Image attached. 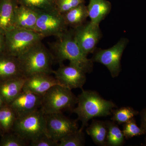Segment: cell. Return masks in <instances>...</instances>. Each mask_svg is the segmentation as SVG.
<instances>
[{
  "mask_svg": "<svg viewBox=\"0 0 146 146\" xmlns=\"http://www.w3.org/2000/svg\"><path fill=\"white\" fill-rule=\"evenodd\" d=\"M107 131L106 121L94 119L86 130V133L91 136L94 143L100 146H106Z\"/></svg>",
  "mask_w": 146,
  "mask_h": 146,
  "instance_id": "obj_19",
  "label": "cell"
},
{
  "mask_svg": "<svg viewBox=\"0 0 146 146\" xmlns=\"http://www.w3.org/2000/svg\"><path fill=\"white\" fill-rule=\"evenodd\" d=\"M107 126L106 146H121L124 144L125 138L123 131L113 121H106Z\"/></svg>",
  "mask_w": 146,
  "mask_h": 146,
  "instance_id": "obj_21",
  "label": "cell"
},
{
  "mask_svg": "<svg viewBox=\"0 0 146 146\" xmlns=\"http://www.w3.org/2000/svg\"><path fill=\"white\" fill-rule=\"evenodd\" d=\"M91 22L99 25L111 11V3L107 0H89L87 6Z\"/></svg>",
  "mask_w": 146,
  "mask_h": 146,
  "instance_id": "obj_18",
  "label": "cell"
},
{
  "mask_svg": "<svg viewBox=\"0 0 146 146\" xmlns=\"http://www.w3.org/2000/svg\"><path fill=\"white\" fill-rule=\"evenodd\" d=\"M141 128L143 129L145 133H146V108L141 112Z\"/></svg>",
  "mask_w": 146,
  "mask_h": 146,
  "instance_id": "obj_30",
  "label": "cell"
},
{
  "mask_svg": "<svg viewBox=\"0 0 146 146\" xmlns=\"http://www.w3.org/2000/svg\"><path fill=\"white\" fill-rule=\"evenodd\" d=\"M138 114V112L130 107H121L112 110V116L111 119L119 124H123L134 117Z\"/></svg>",
  "mask_w": 146,
  "mask_h": 146,
  "instance_id": "obj_25",
  "label": "cell"
},
{
  "mask_svg": "<svg viewBox=\"0 0 146 146\" xmlns=\"http://www.w3.org/2000/svg\"><path fill=\"white\" fill-rule=\"evenodd\" d=\"M77 101V97L72 90L62 85H56L43 96L40 109L45 115L63 113L66 110L72 112Z\"/></svg>",
  "mask_w": 146,
  "mask_h": 146,
  "instance_id": "obj_4",
  "label": "cell"
},
{
  "mask_svg": "<svg viewBox=\"0 0 146 146\" xmlns=\"http://www.w3.org/2000/svg\"><path fill=\"white\" fill-rule=\"evenodd\" d=\"M67 25L75 29L84 23L89 17L87 7L81 4L63 14Z\"/></svg>",
  "mask_w": 146,
  "mask_h": 146,
  "instance_id": "obj_20",
  "label": "cell"
},
{
  "mask_svg": "<svg viewBox=\"0 0 146 146\" xmlns=\"http://www.w3.org/2000/svg\"><path fill=\"white\" fill-rule=\"evenodd\" d=\"M7 133L3 136L0 141L1 146H25L28 144V141L25 140L17 133Z\"/></svg>",
  "mask_w": 146,
  "mask_h": 146,
  "instance_id": "obj_26",
  "label": "cell"
},
{
  "mask_svg": "<svg viewBox=\"0 0 146 146\" xmlns=\"http://www.w3.org/2000/svg\"><path fill=\"white\" fill-rule=\"evenodd\" d=\"M16 0L0 1V33H6L13 28V22L16 6Z\"/></svg>",
  "mask_w": 146,
  "mask_h": 146,
  "instance_id": "obj_17",
  "label": "cell"
},
{
  "mask_svg": "<svg viewBox=\"0 0 146 146\" xmlns=\"http://www.w3.org/2000/svg\"><path fill=\"white\" fill-rule=\"evenodd\" d=\"M31 146H58V142L51 139L47 134H43L30 141Z\"/></svg>",
  "mask_w": 146,
  "mask_h": 146,
  "instance_id": "obj_29",
  "label": "cell"
},
{
  "mask_svg": "<svg viewBox=\"0 0 146 146\" xmlns=\"http://www.w3.org/2000/svg\"><path fill=\"white\" fill-rule=\"evenodd\" d=\"M6 105L7 104H6L5 103V102L3 100V98L0 96V109L2 108L4 106Z\"/></svg>",
  "mask_w": 146,
  "mask_h": 146,
  "instance_id": "obj_32",
  "label": "cell"
},
{
  "mask_svg": "<svg viewBox=\"0 0 146 146\" xmlns=\"http://www.w3.org/2000/svg\"><path fill=\"white\" fill-rule=\"evenodd\" d=\"M84 2L85 0H56V5L57 10L64 14Z\"/></svg>",
  "mask_w": 146,
  "mask_h": 146,
  "instance_id": "obj_28",
  "label": "cell"
},
{
  "mask_svg": "<svg viewBox=\"0 0 146 146\" xmlns=\"http://www.w3.org/2000/svg\"><path fill=\"white\" fill-rule=\"evenodd\" d=\"M145 143H146V139Z\"/></svg>",
  "mask_w": 146,
  "mask_h": 146,
  "instance_id": "obj_34",
  "label": "cell"
},
{
  "mask_svg": "<svg viewBox=\"0 0 146 146\" xmlns=\"http://www.w3.org/2000/svg\"><path fill=\"white\" fill-rule=\"evenodd\" d=\"M57 38L52 47L56 61L60 64L68 60L70 65L80 68L86 73L91 72L94 62L88 58L79 46L74 38L73 30H67Z\"/></svg>",
  "mask_w": 146,
  "mask_h": 146,
  "instance_id": "obj_2",
  "label": "cell"
},
{
  "mask_svg": "<svg viewBox=\"0 0 146 146\" xmlns=\"http://www.w3.org/2000/svg\"><path fill=\"white\" fill-rule=\"evenodd\" d=\"M73 32L76 42L86 56L95 52L101 37L99 25L90 21L74 29Z\"/></svg>",
  "mask_w": 146,
  "mask_h": 146,
  "instance_id": "obj_10",
  "label": "cell"
},
{
  "mask_svg": "<svg viewBox=\"0 0 146 146\" xmlns=\"http://www.w3.org/2000/svg\"><path fill=\"white\" fill-rule=\"evenodd\" d=\"M17 58L22 74L26 78L41 73L53 74L54 58L42 42L33 45Z\"/></svg>",
  "mask_w": 146,
  "mask_h": 146,
  "instance_id": "obj_3",
  "label": "cell"
},
{
  "mask_svg": "<svg viewBox=\"0 0 146 146\" xmlns=\"http://www.w3.org/2000/svg\"><path fill=\"white\" fill-rule=\"evenodd\" d=\"M56 85L60 84L55 77L52 76L50 74L41 73L26 78L23 91L43 96L50 88Z\"/></svg>",
  "mask_w": 146,
  "mask_h": 146,
  "instance_id": "obj_13",
  "label": "cell"
},
{
  "mask_svg": "<svg viewBox=\"0 0 146 146\" xmlns=\"http://www.w3.org/2000/svg\"><path fill=\"white\" fill-rule=\"evenodd\" d=\"M45 115L47 135L56 142L58 143L64 136L78 129L77 121L71 119L63 113Z\"/></svg>",
  "mask_w": 146,
  "mask_h": 146,
  "instance_id": "obj_9",
  "label": "cell"
},
{
  "mask_svg": "<svg viewBox=\"0 0 146 146\" xmlns=\"http://www.w3.org/2000/svg\"><path fill=\"white\" fill-rule=\"evenodd\" d=\"M17 118L16 113L8 105H6L0 109V126L4 132L12 130Z\"/></svg>",
  "mask_w": 146,
  "mask_h": 146,
  "instance_id": "obj_22",
  "label": "cell"
},
{
  "mask_svg": "<svg viewBox=\"0 0 146 146\" xmlns=\"http://www.w3.org/2000/svg\"><path fill=\"white\" fill-rule=\"evenodd\" d=\"M37 11L22 5L16 6L13 18V28L35 31Z\"/></svg>",
  "mask_w": 146,
  "mask_h": 146,
  "instance_id": "obj_14",
  "label": "cell"
},
{
  "mask_svg": "<svg viewBox=\"0 0 146 146\" xmlns=\"http://www.w3.org/2000/svg\"><path fill=\"white\" fill-rule=\"evenodd\" d=\"M86 73L78 67L70 64L66 66L62 63L57 70L53 72L60 85L70 90L82 89L86 82Z\"/></svg>",
  "mask_w": 146,
  "mask_h": 146,
  "instance_id": "obj_11",
  "label": "cell"
},
{
  "mask_svg": "<svg viewBox=\"0 0 146 146\" xmlns=\"http://www.w3.org/2000/svg\"><path fill=\"white\" fill-rule=\"evenodd\" d=\"M24 77L18 58L4 52L0 55V81Z\"/></svg>",
  "mask_w": 146,
  "mask_h": 146,
  "instance_id": "obj_15",
  "label": "cell"
},
{
  "mask_svg": "<svg viewBox=\"0 0 146 146\" xmlns=\"http://www.w3.org/2000/svg\"><path fill=\"white\" fill-rule=\"evenodd\" d=\"M5 52L18 57L44 38L42 34L34 31L13 28L5 34Z\"/></svg>",
  "mask_w": 146,
  "mask_h": 146,
  "instance_id": "obj_5",
  "label": "cell"
},
{
  "mask_svg": "<svg viewBox=\"0 0 146 146\" xmlns=\"http://www.w3.org/2000/svg\"><path fill=\"white\" fill-rule=\"evenodd\" d=\"M22 5L36 10H50L57 9L56 0H16Z\"/></svg>",
  "mask_w": 146,
  "mask_h": 146,
  "instance_id": "obj_23",
  "label": "cell"
},
{
  "mask_svg": "<svg viewBox=\"0 0 146 146\" xmlns=\"http://www.w3.org/2000/svg\"><path fill=\"white\" fill-rule=\"evenodd\" d=\"M127 44V39L122 38L111 48L96 50L91 59L105 66L112 78L117 77L121 70V58Z\"/></svg>",
  "mask_w": 146,
  "mask_h": 146,
  "instance_id": "obj_8",
  "label": "cell"
},
{
  "mask_svg": "<svg viewBox=\"0 0 146 146\" xmlns=\"http://www.w3.org/2000/svg\"><path fill=\"white\" fill-rule=\"evenodd\" d=\"M0 1H1V0H0Z\"/></svg>",
  "mask_w": 146,
  "mask_h": 146,
  "instance_id": "obj_35",
  "label": "cell"
},
{
  "mask_svg": "<svg viewBox=\"0 0 146 146\" xmlns=\"http://www.w3.org/2000/svg\"><path fill=\"white\" fill-rule=\"evenodd\" d=\"M26 78L18 77L0 81V96L8 105L23 91Z\"/></svg>",
  "mask_w": 146,
  "mask_h": 146,
  "instance_id": "obj_16",
  "label": "cell"
},
{
  "mask_svg": "<svg viewBox=\"0 0 146 146\" xmlns=\"http://www.w3.org/2000/svg\"><path fill=\"white\" fill-rule=\"evenodd\" d=\"M82 89L77 97V106L72 112L78 116L77 121L82 122L80 129L88 125L89 121L94 118L112 115V110L117 106L111 100L103 98L96 91Z\"/></svg>",
  "mask_w": 146,
  "mask_h": 146,
  "instance_id": "obj_1",
  "label": "cell"
},
{
  "mask_svg": "<svg viewBox=\"0 0 146 146\" xmlns=\"http://www.w3.org/2000/svg\"><path fill=\"white\" fill-rule=\"evenodd\" d=\"M42 100L43 96L23 91L8 105L16 113L17 117H19L40 109Z\"/></svg>",
  "mask_w": 146,
  "mask_h": 146,
  "instance_id": "obj_12",
  "label": "cell"
},
{
  "mask_svg": "<svg viewBox=\"0 0 146 146\" xmlns=\"http://www.w3.org/2000/svg\"><path fill=\"white\" fill-rule=\"evenodd\" d=\"M5 35L0 33V55L5 52Z\"/></svg>",
  "mask_w": 146,
  "mask_h": 146,
  "instance_id": "obj_31",
  "label": "cell"
},
{
  "mask_svg": "<svg viewBox=\"0 0 146 146\" xmlns=\"http://www.w3.org/2000/svg\"><path fill=\"white\" fill-rule=\"evenodd\" d=\"M2 131V130L1 128V126H0V133H1V132Z\"/></svg>",
  "mask_w": 146,
  "mask_h": 146,
  "instance_id": "obj_33",
  "label": "cell"
},
{
  "mask_svg": "<svg viewBox=\"0 0 146 146\" xmlns=\"http://www.w3.org/2000/svg\"><path fill=\"white\" fill-rule=\"evenodd\" d=\"M123 132L126 139L145 134L141 127H138L134 118H132L125 123L123 124Z\"/></svg>",
  "mask_w": 146,
  "mask_h": 146,
  "instance_id": "obj_27",
  "label": "cell"
},
{
  "mask_svg": "<svg viewBox=\"0 0 146 146\" xmlns=\"http://www.w3.org/2000/svg\"><path fill=\"white\" fill-rule=\"evenodd\" d=\"M85 142V134L80 129L61 138L58 142V146H82L84 145Z\"/></svg>",
  "mask_w": 146,
  "mask_h": 146,
  "instance_id": "obj_24",
  "label": "cell"
},
{
  "mask_svg": "<svg viewBox=\"0 0 146 146\" xmlns=\"http://www.w3.org/2000/svg\"><path fill=\"white\" fill-rule=\"evenodd\" d=\"M38 13L35 31L44 37H58L65 32L68 26L64 16L57 9L50 10H36Z\"/></svg>",
  "mask_w": 146,
  "mask_h": 146,
  "instance_id": "obj_7",
  "label": "cell"
},
{
  "mask_svg": "<svg viewBox=\"0 0 146 146\" xmlns=\"http://www.w3.org/2000/svg\"><path fill=\"white\" fill-rule=\"evenodd\" d=\"M12 130L30 142L41 135L47 134L46 115L39 109L17 117Z\"/></svg>",
  "mask_w": 146,
  "mask_h": 146,
  "instance_id": "obj_6",
  "label": "cell"
}]
</instances>
